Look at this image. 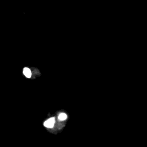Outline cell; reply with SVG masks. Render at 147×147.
<instances>
[{
	"mask_svg": "<svg viewBox=\"0 0 147 147\" xmlns=\"http://www.w3.org/2000/svg\"><path fill=\"white\" fill-rule=\"evenodd\" d=\"M55 123V118H50V119H49L48 120H47L45 122L44 126L45 127L48 128V129H51V128H53L54 126Z\"/></svg>",
	"mask_w": 147,
	"mask_h": 147,
	"instance_id": "6da1fadb",
	"label": "cell"
},
{
	"mask_svg": "<svg viewBox=\"0 0 147 147\" xmlns=\"http://www.w3.org/2000/svg\"><path fill=\"white\" fill-rule=\"evenodd\" d=\"M23 74H24V76H25L26 78H30L32 76L31 70H30V69H29L28 67H24V68L23 69Z\"/></svg>",
	"mask_w": 147,
	"mask_h": 147,
	"instance_id": "7a4b0ae2",
	"label": "cell"
},
{
	"mask_svg": "<svg viewBox=\"0 0 147 147\" xmlns=\"http://www.w3.org/2000/svg\"><path fill=\"white\" fill-rule=\"evenodd\" d=\"M67 116L64 113H60V114L58 116V119L60 121H65L67 119Z\"/></svg>",
	"mask_w": 147,
	"mask_h": 147,
	"instance_id": "3957f363",
	"label": "cell"
}]
</instances>
